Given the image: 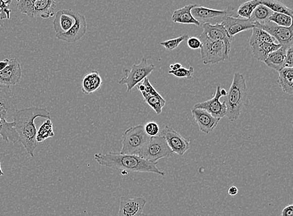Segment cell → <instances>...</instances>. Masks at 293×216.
Segmentation results:
<instances>
[{
  "label": "cell",
  "mask_w": 293,
  "mask_h": 216,
  "mask_svg": "<svg viewBox=\"0 0 293 216\" xmlns=\"http://www.w3.org/2000/svg\"><path fill=\"white\" fill-rule=\"evenodd\" d=\"M13 0H0V20L10 19V5ZM18 2V0H17Z\"/></svg>",
  "instance_id": "36"
},
{
  "label": "cell",
  "mask_w": 293,
  "mask_h": 216,
  "mask_svg": "<svg viewBox=\"0 0 293 216\" xmlns=\"http://www.w3.org/2000/svg\"><path fill=\"white\" fill-rule=\"evenodd\" d=\"M75 24L67 32L56 35L57 38L68 43H73L80 40L85 35L87 30L86 18L80 13L73 11Z\"/></svg>",
  "instance_id": "13"
},
{
  "label": "cell",
  "mask_w": 293,
  "mask_h": 216,
  "mask_svg": "<svg viewBox=\"0 0 293 216\" xmlns=\"http://www.w3.org/2000/svg\"><path fill=\"white\" fill-rule=\"evenodd\" d=\"M259 5H260V0H250L242 4L236 12L237 17L250 19L252 13Z\"/></svg>",
  "instance_id": "32"
},
{
  "label": "cell",
  "mask_w": 293,
  "mask_h": 216,
  "mask_svg": "<svg viewBox=\"0 0 293 216\" xmlns=\"http://www.w3.org/2000/svg\"><path fill=\"white\" fill-rule=\"evenodd\" d=\"M4 173H3L2 168H1V163H0V176H4Z\"/></svg>",
  "instance_id": "45"
},
{
  "label": "cell",
  "mask_w": 293,
  "mask_h": 216,
  "mask_svg": "<svg viewBox=\"0 0 293 216\" xmlns=\"http://www.w3.org/2000/svg\"><path fill=\"white\" fill-rule=\"evenodd\" d=\"M150 138V136L145 133L144 126L139 125L129 128L123 134L120 153L138 156Z\"/></svg>",
  "instance_id": "6"
},
{
  "label": "cell",
  "mask_w": 293,
  "mask_h": 216,
  "mask_svg": "<svg viewBox=\"0 0 293 216\" xmlns=\"http://www.w3.org/2000/svg\"><path fill=\"white\" fill-rule=\"evenodd\" d=\"M274 12L263 5H259L252 13L250 19L255 23L262 25L267 22Z\"/></svg>",
  "instance_id": "28"
},
{
  "label": "cell",
  "mask_w": 293,
  "mask_h": 216,
  "mask_svg": "<svg viewBox=\"0 0 293 216\" xmlns=\"http://www.w3.org/2000/svg\"><path fill=\"white\" fill-rule=\"evenodd\" d=\"M136 87L140 91L144 101L157 115H160L163 107L165 106L166 101L152 85L149 79L145 78L142 82L137 84Z\"/></svg>",
  "instance_id": "9"
},
{
  "label": "cell",
  "mask_w": 293,
  "mask_h": 216,
  "mask_svg": "<svg viewBox=\"0 0 293 216\" xmlns=\"http://www.w3.org/2000/svg\"><path fill=\"white\" fill-rule=\"evenodd\" d=\"M182 67V65L179 63H174V64L171 65L170 66V68H171V70L175 71L178 70L179 68Z\"/></svg>",
  "instance_id": "43"
},
{
  "label": "cell",
  "mask_w": 293,
  "mask_h": 216,
  "mask_svg": "<svg viewBox=\"0 0 293 216\" xmlns=\"http://www.w3.org/2000/svg\"><path fill=\"white\" fill-rule=\"evenodd\" d=\"M10 60L6 59L0 62V72L4 70L6 68L8 65L9 64Z\"/></svg>",
  "instance_id": "42"
},
{
  "label": "cell",
  "mask_w": 293,
  "mask_h": 216,
  "mask_svg": "<svg viewBox=\"0 0 293 216\" xmlns=\"http://www.w3.org/2000/svg\"><path fill=\"white\" fill-rule=\"evenodd\" d=\"M203 33L212 40L224 41L228 44H231L233 41V38L229 35L225 28L221 23L215 25L204 23L203 24Z\"/></svg>",
  "instance_id": "20"
},
{
  "label": "cell",
  "mask_w": 293,
  "mask_h": 216,
  "mask_svg": "<svg viewBox=\"0 0 293 216\" xmlns=\"http://www.w3.org/2000/svg\"><path fill=\"white\" fill-rule=\"evenodd\" d=\"M187 40H188L187 44H188V46L190 49H200L202 48V43L200 38H198L197 37L189 36Z\"/></svg>",
  "instance_id": "38"
},
{
  "label": "cell",
  "mask_w": 293,
  "mask_h": 216,
  "mask_svg": "<svg viewBox=\"0 0 293 216\" xmlns=\"http://www.w3.org/2000/svg\"><path fill=\"white\" fill-rule=\"evenodd\" d=\"M281 46L279 43L262 42V43L253 44L251 47H252L253 55L255 59L260 62H264L271 52L280 48Z\"/></svg>",
  "instance_id": "23"
},
{
  "label": "cell",
  "mask_w": 293,
  "mask_h": 216,
  "mask_svg": "<svg viewBox=\"0 0 293 216\" xmlns=\"http://www.w3.org/2000/svg\"><path fill=\"white\" fill-rule=\"evenodd\" d=\"M281 216H293V205H288L282 210Z\"/></svg>",
  "instance_id": "40"
},
{
  "label": "cell",
  "mask_w": 293,
  "mask_h": 216,
  "mask_svg": "<svg viewBox=\"0 0 293 216\" xmlns=\"http://www.w3.org/2000/svg\"><path fill=\"white\" fill-rule=\"evenodd\" d=\"M55 133L54 131V126L52 121L50 119L46 120L42 124L39 130H37L36 141L38 143H41L48 138H54Z\"/></svg>",
  "instance_id": "30"
},
{
  "label": "cell",
  "mask_w": 293,
  "mask_h": 216,
  "mask_svg": "<svg viewBox=\"0 0 293 216\" xmlns=\"http://www.w3.org/2000/svg\"><path fill=\"white\" fill-rule=\"evenodd\" d=\"M221 24L224 26L232 38L243 31L252 30L256 25V23L250 19H244L230 15L226 16Z\"/></svg>",
  "instance_id": "16"
},
{
  "label": "cell",
  "mask_w": 293,
  "mask_h": 216,
  "mask_svg": "<svg viewBox=\"0 0 293 216\" xmlns=\"http://www.w3.org/2000/svg\"><path fill=\"white\" fill-rule=\"evenodd\" d=\"M12 99L13 92L10 86L0 84V116L5 119L11 109Z\"/></svg>",
  "instance_id": "25"
},
{
  "label": "cell",
  "mask_w": 293,
  "mask_h": 216,
  "mask_svg": "<svg viewBox=\"0 0 293 216\" xmlns=\"http://www.w3.org/2000/svg\"><path fill=\"white\" fill-rule=\"evenodd\" d=\"M293 46L287 49L284 68H292L293 67Z\"/></svg>",
  "instance_id": "39"
},
{
  "label": "cell",
  "mask_w": 293,
  "mask_h": 216,
  "mask_svg": "<svg viewBox=\"0 0 293 216\" xmlns=\"http://www.w3.org/2000/svg\"><path fill=\"white\" fill-rule=\"evenodd\" d=\"M197 6V4H189L181 9L176 10L173 13L171 20L174 23H179V24L200 26V23L194 19L191 13L192 9Z\"/></svg>",
  "instance_id": "21"
},
{
  "label": "cell",
  "mask_w": 293,
  "mask_h": 216,
  "mask_svg": "<svg viewBox=\"0 0 293 216\" xmlns=\"http://www.w3.org/2000/svg\"><path fill=\"white\" fill-rule=\"evenodd\" d=\"M173 154L165 138L158 135L150 137L138 156L149 161L157 163L160 159L172 157Z\"/></svg>",
  "instance_id": "7"
},
{
  "label": "cell",
  "mask_w": 293,
  "mask_h": 216,
  "mask_svg": "<svg viewBox=\"0 0 293 216\" xmlns=\"http://www.w3.org/2000/svg\"><path fill=\"white\" fill-rule=\"evenodd\" d=\"M268 21L284 27H290L292 25V17L284 13H273Z\"/></svg>",
  "instance_id": "33"
},
{
  "label": "cell",
  "mask_w": 293,
  "mask_h": 216,
  "mask_svg": "<svg viewBox=\"0 0 293 216\" xmlns=\"http://www.w3.org/2000/svg\"><path fill=\"white\" fill-rule=\"evenodd\" d=\"M189 36L185 34V35H181L178 37V38H173L171 39H169V40H166L165 41L161 42L160 44L162 46L164 47L166 49L169 50V51H172V50L175 49L179 46L182 42H183L186 39H188Z\"/></svg>",
  "instance_id": "34"
},
{
  "label": "cell",
  "mask_w": 293,
  "mask_h": 216,
  "mask_svg": "<svg viewBox=\"0 0 293 216\" xmlns=\"http://www.w3.org/2000/svg\"><path fill=\"white\" fill-rule=\"evenodd\" d=\"M200 39L202 43L200 50L203 64H217L228 59L231 44L212 40L203 33L200 35Z\"/></svg>",
  "instance_id": "4"
},
{
  "label": "cell",
  "mask_w": 293,
  "mask_h": 216,
  "mask_svg": "<svg viewBox=\"0 0 293 216\" xmlns=\"http://www.w3.org/2000/svg\"><path fill=\"white\" fill-rule=\"evenodd\" d=\"M192 15L194 19L201 23H210V24L215 25L216 23L222 22L224 18L226 16L232 15V11L230 9L225 10H218L208 9L203 7H196L191 10Z\"/></svg>",
  "instance_id": "12"
},
{
  "label": "cell",
  "mask_w": 293,
  "mask_h": 216,
  "mask_svg": "<svg viewBox=\"0 0 293 216\" xmlns=\"http://www.w3.org/2000/svg\"><path fill=\"white\" fill-rule=\"evenodd\" d=\"M226 96V117L231 122H234L239 119L242 109L249 103V94L246 79L242 74L234 73L233 82Z\"/></svg>",
  "instance_id": "3"
},
{
  "label": "cell",
  "mask_w": 293,
  "mask_h": 216,
  "mask_svg": "<svg viewBox=\"0 0 293 216\" xmlns=\"http://www.w3.org/2000/svg\"><path fill=\"white\" fill-rule=\"evenodd\" d=\"M146 202L142 197L121 196L118 216H142Z\"/></svg>",
  "instance_id": "14"
},
{
  "label": "cell",
  "mask_w": 293,
  "mask_h": 216,
  "mask_svg": "<svg viewBox=\"0 0 293 216\" xmlns=\"http://www.w3.org/2000/svg\"><path fill=\"white\" fill-rule=\"evenodd\" d=\"M0 136L7 143L15 144L18 142V134L15 127L14 122H8L6 119L0 120Z\"/></svg>",
  "instance_id": "27"
},
{
  "label": "cell",
  "mask_w": 293,
  "mask_h": 216,
  "mask_svg": "<svg viewBox=\"0 0 293 216\" xmlns=\"http://www.w3.org/2000/svg\"><path fill=\"white\" fill-rule=\"evenodd\" d=\"M191 114L200 130L207 134L212 132L221 120L220 118L214 117L207 111L200 108L192 107Z\"/></svg>",
  "instance_id": "17"
},
{
  "label": "cell",
  "mask_w": 293,
  "mask_h": 216,
  "mask_svg": "<svg viewBox=\"0 0 293 216\" xmlns=\"http://www.w3.org/2000/svg\"><path fill=\"white\" fill-rule=\"evenodd\" d=\"M155 65L149 64L146 59H142L139 64H134L130 70H124L125 76L118 81L119 84L127 86L126 93L131 91L137 84L142 82L155 70Z\"/></svg>",
  "instance_id": "8"
},
{
  "label": "cell",
  "mask_w": 293,
  "mask_h": 216,
  "mask_svg": "<svg viewBox=\"0 0 293 216\" xmlns=\"http://www.w3.org/2000/svg\"><path fill=\"white\" fill-rule=\"evenodd\" d=\"M13 117L15 127L19 137L18 142L23 145L26 152L31 157H35L34 152L38 146L35 121L39 118L50 119L51 114L46 108L34 106L16 111Z\"/></svg>",
  "instance_id": "1"
},
{
  "label": "cell",
  "mask_w": 293,
  "mask_h": 216,
  "mask_svg": "<svg viewBox=\"0 0 293 216\" xmlns=\"http://www.w3.org/2000/svg\"><path fill=\"white\" fill-rule=\"evenodd\" d=\"M287 49L284 46H281L280 48L271 52L264 63L271 69L278 72H280L284 68Z\"/></svg>",
  "instance_id": "24"
},
{
  "label": "cell",
  "mask_w": 293,
  "mask_h": 216,
  "mask_svg": "<svg viewBox=\"0 0 293 216\" xmlns=\"http://www.w3.org/2000/svg\"><path fill=\"white\" fill-rule=\"evenodd\" d=\"M56 0H18L17 9L28 17L47 19L55 15Z\"/></svg>",
  "instance_id": "5"
},
{
  "label": "cell",
  "mask_w": 293,
  "mask_h": 216,
  "mask_svg": "<svg viewBox=\"0 0 293 216\" xmlns=\"http://www.w3.org/2000/svg\"><path fill=\"white\" fill-rule=\"evenodd\" d=\"M260 5H265L274 13H284L292 17V10L278 0H260Z\"/></svg>",
  "instance_id": "31"
},
{
  "label": "cell",
  "mask_w": 293,
  "mask_h": 216,
  "mask_svg": "<svg viewBox=\"0 0 293 216\" xmlns=\"http://www.w3.org/2000/svg\"><path fill=\"white\" fill-rule=\"evenodd\" d=\"M221 93V86L218 85L216 87V91L215 96L208 101L199 102L194 105L193 108H200L207 111L210 113L213 117L217 118H223L226 117L227 112V106L225 101L221 102L220 99L223 97Z\"/></svg>",
  "instance_id": "15"
},
{
  "label": "cell",
  "mask_w": 293,
  "mask_h": 216,
  "mask_svg": "<svg viewBox=\"0 0 293 216\" xmlns=\"http://www.w3.org/2000/svg\"><path fill=\"white\" fill-rule=\"evenodd\" d=\"M255 26L270 34L282 46L286 48L293 46L292 25L290 27H284L268 21L262 25L256 23Z\"/></svg>",
  "instance_id": "10"
},
{
  "label": "cell",
  "mask_w": 293,
  "mask_h": 216,
  "mask_svg": "<svg viewBox=\"0 0 293 216\" xmlns=\"http://www.w3.org/2000/svg\"><path fill=\"white\" fill-rule=\"evenodd\" d=\"M75 18L71 10H61L56 13L54 20V27L56 35L67 32L75 24Z\"/></svg>",
  "instance_id": "19"
},
{
  "label": "cell",
  "mask_w": 293,
  "mask_h": 216,
  "mask_svg": "<svg viewBox=\"0 0 293 216\" xmlns=\"http://www.w3.org/2000/svg\"><path fill=\"white\" fill-rule=\"evenodd\" d=\"M159 135L164 138L169 147L174 153L183 156L190 147V139L182 136L170 126H166L160 131Z\"/></svg>",
  "instance_id": "11"
},
{
  "label": "cell",
  "mask_w": 293,
  "mask_h": 216,
  "mask_svg": "<svg viewBox=\"0 0 293 216\" xmlns=\"http://www.w3.org/2000/svg\"><path fill=\"white\" fill-rule=\"evenodd\" d=\"M168 73L179 79L186 78L190 80L193 76L194 68L192 67H190L188 69H187L186 68L181 67L175 71H169Z\"/></svg>",
  "instance_id": "35"
},
{
  "label": "cell",
  "mask_w": 293,
  "mask_h": 216,
  "mask_svg": "<svg viewBox=\"0 0 293 216\" xmlns=\"http://www.w3.org/2000/svg\"><path fill=\"white\" fill-rule=\"evenodd\" d=\"M145 133L150 137H153L159 135L160 126L156 122H149L144 126Z\"/></svg>",
  "instance_id": "37"
},
{
  "label": "cell",
  "mask_w": 293,
  "mask_h": 216,
  "mask_svg": "<svg viewBox=\"0 0 293 216\" xmlns=\"http://www.w3.org/2000/svg\"><path fill=\"white\" fill-rule=\"evenodd\" d=\"M238 189L236 186H231L228 189V193L229 196H234L238 193Z\"/></svg>",
  "instance_id": "41"
},
{
  "label": "cell",
  "mask_w": 293,
  "mask_h": 216,
  "mask_svg": "<svg viewBox=\"0 0 293 216\" xmlns=\"http://www.w3.org/2000/svg\"><path fill=\"white\" fill-rule=\"evenodd\" d=\"M103 85V80L97 71H92L91 72L84 75L81 87L84 94H91L99 91Z\"/></svg>",
  "instance_id": "22"
},
{
  "label": "cell",
  "mask_w": 293,
  "mask_h": 216,
  "mask_svg": "<svg viewBox=\"0 0 293 216\" xmlns=\"http://www.w3.org/2000/svg\"><path fill=\"white\" fill-rule=\"evenodd\" d=\"M252 30L253 33L250 40V46L255 44L262 43V42L276 43V39L271 36L270 34L263 30V29L255 26Z\"/></svg>",
  "instance_id": "29"
},
{
  "label": "cell",
  "mask_w": 293,
  "mask_h": 216,
  "mask_svg": "<svg viewBox=\"0 0 293 216\" xmlns=\"http://www.w3.org/2000/svg\"><path fill=\"white\" fill-rule=\"evenodd\" d=\"M278 83L282 92L292 95L293 94V69L284 68L279 72Z\"/></svg>",
  "instance_id": "26"
},
{
  "label": "cell",
  "mask_w": 293,
  "mask_h": 216,
  "mask_svg": "<svg viewBox=\"0 0 293 216\" xmlns=\"http://www.w3.org/2000/svg\"><path fill=\"white\" fill-rule=\"evenodd\" d=\"M22 76V69L16 59L10 60L9 64L0 72V84L11 86L19 83Z\"/></svg>",
  "instance_id": "18"
},
{
  "label": "cell",
  "mask_w": 293,
  "mask_h": 216,
  "mask_svg": "<svg viewBox=\"0 0 293 216\" xmlns=\"http://www.w3.org/2000/svg\"><path fill=\"white\" fill-rule=\"evenodd\" d=\"M221 93L222 94L223 96H226L227 92L224 89H221Z\"/></svg>",
  "instance_id": "44"
},
{
  "label": "cell",
  "mask_w": 293,
  "mask_h": 216,
  "mask_svg": "<svg viewBox=\"0 0 293 216\" xmlns=\"http://www.w3.org/2000/svg\"><path fill=\"white\" fill-rule=\"evenodd\" d=\"M97 164L108 168L134 173H154L165 176V172L157 168V163L149 161L134 154H124L118 152L96 153L94 156Z\"/></svg>",
  "instance_id": "2"
}]
</instances>
